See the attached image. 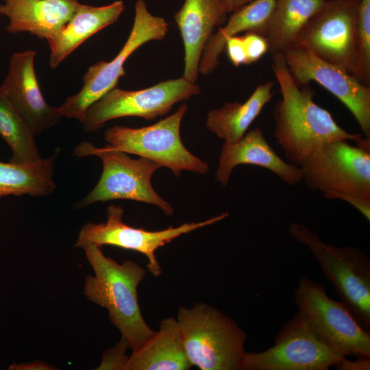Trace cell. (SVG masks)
Returning <instances> with one entry per match:
<instances>
[{
  "mask_svg": "<svg viewBox=\"0 0 370 370\" xmlns=\"http://www.w3.org/2000/svg\"><path fill=\"white\" fill-rule=\"evenodd\" d=\"M273 55L272 69L280 88L282 99L275 105L274 135L286 158L299 166L324 145L338 140L356 143L362 134L342 128L331 113L316 103L308 86H299L286 66L282 53Z\"/></svg>",
  "mask_w": 370,
  "mask_h": 370,
  "instance_id": "cell-1",
  "label": "cell"
},
{
  "mask_svg": "<svg viewBox=\"0 0 370 370\" xmlns=\"http://www.w3.org/2000/svg\"><path fill=\"white\" fill-rule=\"evenodd\" d=\"M82 249L95 273L85 280L84 296L107 309L111 323L132 352L136 350L155 333L144 320L138 305L137 288L146 275L145 269L130 260L119 264L106 257L101 247L95 244Z\"/></svg>",
  "mask_w": 370,
  "mask_h": 370,
  "instance_id": "cell-2",
  "label": "cell"
},
{
  "mask_svg": "<svg viewBox=\"0 0 370 370\" xmlns=\"http://www.w3.org/2000/svg\"><path fill=\"white\" fill-rule=\"evenodd\" d=\"M302 181L328 199L343 200L370 220V138L356 145L349 140L331 142L300 166Z\"/></svg>",
  "mask_w": 370,
  "mask_h": 370,
  "instance_id": "cell-3",
  "label": "cell"
},
{
  "mask_svg": "<svg viewBox=\"0 0 370 370\" xmlns=\"http://www.w3.org/2000/svg\"><path fill=\"white\" fill-rule=\"evenodd\" d=\"M176 319L192 366L201 370H241L247 336L234 320L204 303L180 308Z\"/></svg>",
  "mask_w": 370,
  "mask_h": 370,
  "instance_id": "cell-4",
  "label": "cell"
},
{
  "mask_svg": "<svg viewBox=\"0 0 370 370\" xmlns=\"http://www.w3.org/2000/svg\"><path fill=\"white\" fill-rule=\"evenodd\" d=\"M288 234L306 246L324 276L360 325L370 332V258L360 249L323 241L304 223L290 224Z\"/></svg>",
  "mask_w": 370,
  "mask_h": 370,
  "instance_id": "cell-5",
  "label": "cell"
},
{
  "mask_svg": "<svg viewBox=\"0 0 370 370\" xmlns=\"http://www.w3.org/2000/svg\"><path fill=\"white\" fill-rule=\"evenodd\" d=\"M73 154L77 158L96 156L103 163L99 182L91 192L77 202V208H85L99 201L129 199L155 205L167 216L173 214L172 206L158 195L151 183L153 174L162 167L160 164L143 157L132 158L125 152L106 146L97 147L88 141L80 143Z\"/></svg>",
  "mask_w": 370,
  "mask_h": 370,
  "instance_id": "cell-6",
  "label": "cell"
},
{
  "mask_svg": "<svg viewBox=\"0 0 370 370\" xmlns=\"http://www.w3.org/2000/svg\"><path fill=\"white\" fill-rule=\"evenodd\" d=\"M188 111L182 103L177 111L155 124L140 128L114 125L105 132L110 149L150 159L170 169L175 176L182 171L206 174L208 163L190 153L180 136V125Z\"/></svg>",
  "mask_w": 370,
  "mask_h": 370,
  "instance_id": "cell-7",
  "label": "cell"
},
{
  "mask_svg": "<svg viewBox=\"0 0 370 370\" xmlns=\"http://www.w3.org/2000/svg\"><path fill=\"white\" fill-rule=\"evenodd\" d=\"M167 32L166 21L153 15L143 0H137L133 26L125 45L111 61L101 60L89 67L82 89L58 108L60 115L82 123L88 108L116 88L119 78L125 75L127 58L145 43L163 39Z\"/></svg>",
  "mask_w": 370,
  "mask_h": 370,
  "instance_id": "cell-8",
  "label": "cell"
},
{
  "mask_svg": "<svg viewBox=\"0 0 370 370\" xmlns=\"http://www.w3.org/2000/svg\"><path fill=\"white\" fill-rule=\"evenodd\" d=\"M294 297L298 312L324 342L345 357L370 358V332L341 301L330 298L321 284L302 276Z\"/></svg>",
  "mask_w": 370,
  "mask_h": 370,
  "instance_id": "cell-9",
  "label": "cell"
},
{
  "mask_svg": "<svg viewBox=\"0 0 370 370\" xmlns=\"http://www.w3.org/2000/svg\"><path fill=\"white\" fill-rule=\"evenodd\" d=\"M347 357L324 342L297 312L260 352H245L241 370H328Z\"/></svg>",
  "mask_w": 370,
  "mask_h": 370,
  "instance_id": "cell-10",
  "label": "cell"
},
{
  "mask_svg": "<svg viewBox=\"0 0 370 370\" xmlns=\"http://www.w3.org/2000/svg\"><path fill=\"white\" fill-rule=\"evenodd\" d=\"M200 86L183 76L162 81L149 88L126 90L114 88L90 106L82 122L85 132H95L112 119L138 116L153 120L180 101L198 95Z\"/></svg>",
  "mask_w": 370,
  "mask_h": 370,
  "instance_id": "cell-11",
  "label": "cell"
},
{
  "mask_svg": "<svg viewBox=\"0 0 370 370\" xmlns=\"http://www.w3.org/2000/svg\"><path fill=\"white\" fill-rule=\"evenodd\" d=\"M359 2L326 0L290 48L310 51L353 75Z\"/></svg>",
  "mask_w": 370,
  "mask_h": 370,
  "instance_id": "cell-12",
  "label": "cell"
},
{
  "mask_svg": "<svg viewBox=\"0 0 370 370\" xmlns=\"http://www.w3.org/2000/svg\"><path fill=\"white\" fill-rule=\"evenodd\" d=\"M123 209L120 206L110 205L107 210V220L105 223L88 222L82 227L75 247L82 248L87 244H95L100 247L112 245L139 252L147 258V267L149 272L158 277L162 273L155 255L159 247L182 234L217 223L226 218L229 214L223 212L201 222L186 223L160 231H149L127 225L123 222Z\"/></svg>",
  "mask_w": 370,
  "mask_h": 370,
  "instance_id": "cell-13",
  "label": "cell"
},
{
  "mask_svg": "<svg viewBox=\"0 0 370 370\" xmlns=\"http://www.w3.org/2000/svg\"><path fill=\"white\" fill-rule=\"evenodd\" d=\"M288 69L301 87L315 82L336 97L352 113L365 137L370 138V86L358 81L341 66L305 49L282 52Z\"/></svg>",
  "mask_w": 370,
  "mask_h": 370,
  "instance_id": "cell-14",
  "label": "cell"
},
{
  "mask_svg": "<svg viewBox=\"0 0 370 370\" xmlns=\"http://www.w3.org/2000/svg\"><path fill=\"white\" fill-rule=\"evenodd\" d=\"M36 52L28 49L13 53L1 87L36 134L50 128L62 117L58 108L43 97L34 71Z\"/></svg>",
  "mask_w": 370,
  "mask_h": 370,
  "instance_id": "cell-15",
  "label": "cell"
},
{
  "mask_svg": "<svg viewBox=\"0 0 370 370\" xmlns=\"http://www.w3.org/2000/svg\"><path fill=\"white\" fill-rule=\"evenodd\" d=\"M240 164L255 165L269 170L288 186L302 182L299 166L280 157L268 143L259 127L247 131L235 143L224 142L215 180L225 186L233 169Z\"/></svg>",
  "mask_w": 370,
  "mask_h": 370,
  "instance_id": "cell-16",
  "label": "cell"
},
{
  "mask_svg": "<svg viewBox=\"0 0 370 370\" xmlns=\"http://www.w3.org/2000/svg\"><path fill=\"white\" fill-rule=\"evenodd\" d=\"M221 0H185L174 15L184 49L183 77L196 82L203 50L215 29L227 21Z\"/></svg>",
  "mask_w": 370,
  "mask_h": 370,
  "instance_id": "cell-17",
  "label": "cell"
},
{
  "mask_svg": "<svg viewBox=\"0 0 370 370\" xmlns=\"http://www.w3.org/2000/svg\"><path fill=\"white\" fill-rule=\"evenodd\" d=\"M0 14L9 18L5 30L27 32L46 40L58 33L71 19L77 0H3Z\"/></svg>",
  "mask_w": 370,
  "mask_h": 370,
  "instance_id": "cell-18",
  "label": "cell"
},
{
  "mask_svg": "<svg viewBox=\"0 0 370 370\" xmlns=\"http://www.w3.org/2000/svg\"><path fill=\"white\" fill-rule=\"evenodd\" d=\"M125 9L123 1L95 7L79 3L71 19L56 34L47 39L53 69L95 34L117 21Z\"/></svg>",
  "mask_w": 370,
  "mask_h": 370,
  "instance_id": "cell-19",
  "label": "cell"
},
{
  "mask_svg": "<svg viewBox=\"0 0 370 370\" xmlns=\"http://www.w3.org/2000/svg\"><path fill=\"white\" fill-rule=\"evenodd\" d=\"M189 362L176 319L162 320L160 329L132 352L125 370H187Z\"/></svg>",
  "mask_w": 370,
  "mask_h": 370,
  "instance_id": "cell-20",
  "label": "cell"
},
{
  "mask_svg": "<svg viewBox=\"0 0 370 370\" xmlns=\"http://www.w3.org/2000/svg\"><path fill=\"white\" fill-rule=\"evenodd\" d=\"M276 0H253L232 12L225 23L211 36L203 50L199 73L206 75L219 65L226 40L241 33L254 32L262 35Z\"/></svg>",
  "mask_w": 370,
  "mask_h": 370,
  "instance_id": "cell-21",
  "label": "cell"
},
{
  "mask_svg": "<svg viewBox=\"0 0 370 370\" xmlns=\"http://www.w3.org/2000/svg\"><path fill=\"white\" fill-rule=\"evenodd\" d=\"M271 81L259 84L244 102H226L219 109L210 110L206 127L225 143H235L248 131L273 97Z\"/></svg>",
  "mask_w": 370,
  "mask_h": 370,
  "instance_id": "cell-22",
  "label": "cell"
},
{
  "mask_svg": "<svg viewBox=\"0 0 370 370\" xmlns=\"http://www.w3.org/2000/svg\"><path fill=\"white\" fill-rule=\"evenodd\" d=\"M326 0H276L262 35L269 53H282L295 39Z\"/></svg>",
  "mask_w": 370,
  "mask_h": 370,
  "instance_id": "cell-23",
  "label": "cell"
},
{
  "mask_svg": "<svg viewBox=\"0 0 370 370\" xmlns=\"http://www.w3.org/2000/svg\"><path fill=\"white\" fill-rule=\"evenodd\" d=\"M59 152L57 148L50 157L27 164L0 161V197H42L53 192L56 188L53 179L55 159Z\"/></svg>",
  "mask_w": 370,
  "mask_h": 370,
  "instance_id": "cell-24",
  "label": "cell"
},
{
  "mask_svg": "<svg viewBox=\"0 0 370 370\" xmlns=\"http://www.w3.org/2000/svg\"><path fill=\"white\" fill-rule=\"evenodd\" d=\"M35 136L25 118L0 86V136L12 150L10 162L27 164L42 159Z\"/></svg>",
  "mask_w": 370,
  "mask_h": 370,
  "instance_id": "cell-25",
  "label": "cell"
},
{
  "mask_svg": "<svg viewBox=\"0 0 370 370\" xmlns=\"http://www.w3.org/2000/svg\"><path fill=\"white\" fill-rule=\"evenodd\" d=\"M353 75L370 86V0H360Z\"/></svg>",
  "mask_w": 370,
  "mask_h": 370,
  "instance_id": "cell-26",
  "label": "cell"
},
{
  "mask_svg": "<svg viewBox=\"0 0 370 370\" xmlns=\"http://www.w3.org/2000/svg\"><path fill=\"white\" fill-rule=\"evenodd\" d=\"M241 36L246 54V65L257 62L269 52L268 42L263 35L248 32Z\"/></svg>",
  "mask_w": 370,
  "mask_h": 370,
  "instance_id": "cell-27",
  "label": "cell"
},
{
  "mask_svg": "<svg viewBox=\"0 0 370 370\" xmlns=\"http://www.w3.org/2000/svg\"><path fill=\"white\" fill-rule=\"evenodd\" d=\"M128 348L130 346L127 341L121 337V340L117 344L103 354L101 364L97 369L125 370L129 358L126 355Z\"/></svg>",
  "mask_w": 370,
  "mask_h": 370,
  "instance_id": "cell-28",
  "label": "cell"
},
{
  "mask_svg": "<svg viewBox=\"0 0 370 370\" xmlns=\"http://www.w3.org/2000/svg\"><path fill=\"white\" fill-rule=\"evenodd\" d=\"M225 50L234 66L246 65V54L241 35L228 38L225 42Z\"/></svg>",
  "mask_w": 370,
  "mask_h": 370,
  "instance_id": "cell-29",
  "label": "cell"
},
{
  "mask_svg": "<svg viewBox=\"0 0 370 370\" xmlns=\"http://www.w3.org/2000/svg\"><path fill=\"white\" fill-rule=\"evenodd\" d=\"M336 369L341 370H369L370 358H356V360L353 361L345 358Z\"/></svg>",
  "mask_w": 370,
  "mask_h": 370,
  "instance_id": "cell-30",
  "label": "cell"
},
{
  "mask_svg": "<svg viewBox=\"0 0 370 370\" xmlns=\"http://www.w3.org/2000/svg\"><path fill=\"white\" fill-rule=\"evenodd\" d=\"M9 369L14 370H29V369H42V370H51L56 369V368H52L47 363L42 361H35L30 363H21V364H12Z\"/></svg>",
  "mask_w": 370,
  "mask_h": 370,
  "instance_id": "cell-31",
  "label": "cell"
},
{
  "mask_svg": "<svg viewBox=\"0 0 370 370\" xmlns=\"http://www.w3.org/2000/svg\"><path fill=\"white\" fill-rule=\"evenodd\" d=\"M253 0H221L227 13H232Z\"/></svg>",
  "mask_w": 370,
  "mask_h": 370,
  "instance_id": "cell-32",
  "label": "cell"
}]
</instances>
